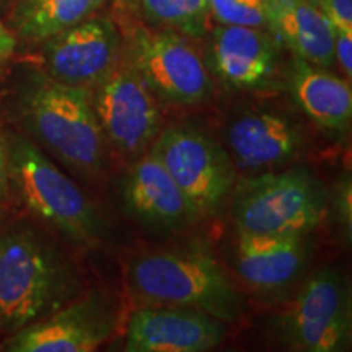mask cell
I'll return each instance as SVG.
<instances>
[{
    "label": "cell",
    "mask_w": 352,
    "mask_h": 352,
    "mask_svg": "<svg viewBox=\"0 0 352 352\" xmlns=\"http://www.w3.org/2000/svg\"><path fill=\"white\" fill-rule=\"evenodd\" d=\"M118 2H120L121 6H124V7H135V6H138V0H118Z\"/></svg>",
    "instance_id": "obj_27"
},
{
    "label": "cell",
    "mask_w": 352,
    "mask_h": 352,
    "mask_svg": "<svg viewBox=\"0 0 352 352\" xmlns=\"http://www.w3.org/2000/svg\"><path fill=\"white\" fill-rule=\"evenodd\" d=\"M118 331V311L101 294L72 298L52 314L16 329L3 342L10 352H91Z\"/></svg>",
    "instance_id": "obj_10"
},
{
    "label": "cell",
    "mask_w": 352,
    "mask_h": 352,
    "mask_svg": "<svg viewBox=\"0 0 352 352\" xmlns=\"http://www.w3.org/2000/svg\"><path fill=\"white\" fill-rule=\"evenodd\" d=\"M227 334L226 321L201 310L147 305L129 316L127 352H204L217 347Z\"/></svg>",
    "instance_id": "obj_12"
},
{
    "label": "cell",
    "mask_w": 352,
    "mask_h": 352,
    "mask_svg": "<svg viewBox=\"0 0 352 352\" xmlns=\"http://www.w3.org/2000/svg\"><path fill=\"white\" fill-rule=\"evenodd\" d=\"M91 101L104 142L122 155H142L162 131L157 96L124 60L91 88Z\"/></svg>",
    "instance_id": "obj_9"
},
{
    "label": "cell",
    "mask_w": 352,
    "mask_h": 352,
    "mask_svg": "<svg viewBox=\"0 0 352 352\" xmlns=\"http://www.w3.org/2000/svg\"><path fill=\"white\" fill-rule=\"evenodd\" d=\"M78 289L72 266L36 232L0 233V328L16 331L76 298Z\"/></svg>",
    "instance_id": "obj_1"
},
{
    "label": "cell",
    "mask_w": 352,
    "mask_h": 352,
    "mask_svg": "<svg viewBox=\"0 0 352 352\" xmlns=\"http://www.w3.org/2000/svg\"><path fill=\"white\" fill-rule=\"evenodd\" d=\"M209 12L219 25L266 26L264 0H209Z\"/></svg>",
    "instance_id": "obj_21"
},
{
    "label": "cell",
    "mask_w": 352,
    "mask_h": 352,
    "mask_svg": "<svg viewBox=\"0 0 352 352\" xmlns=\"http://www.w3.org/2000/svg\"><path fill=\"white\" fill-rule=\"evenodd\" d=\"M303 256V236L239 232L235 267L252 289L271 292L285 287L300 272Z\"/></svg>",
    "instance_id": "obj_17"
},
{
    "label": "cell",
    "mask_w": 352,
    "mask_h": 352,
    "mask_svg": "<svg viewBox=\"0 0 352 352\" xmlns=\"http://www.w3.org/2000/svg\"><path fill=\"white\" fill-rule=\"evenodd\" d=\"M334 60L351 82L352 77V32L334 30Z\"/></svg>",
    "instance_id": "obj_23"
},
{
    "label": "cell",
    "mask_w": 352,
    "mask_h": 352,
    "mask_svg": "<svg viewBox=\"0 0 352 352\" xmlns=\"http://www.w3.org/2000/svg\"><path fill=\"white\" fill-rule=\"evenodd\" d=\"M327 191L307 170L267 171L241 182L233 199L236 232L305 236L323 222Z\"/></svg>",
    "instance_id": "obj_5"
},
{
    "label": "cell",
    "mask_w": 352,
    "mask_h": 352,
    "mask_svg": "<svg viewBox=\"0 0 352 352\" xmlns=\"http://www.w3.org/2000/svg\"><path fill=\"white\" fill-rule=\"evenodd\" d=\"M32 134L70 170L98 175L104 165V138L96 120L91 90L39 76L20 100Z\"/></svg>",
    "instance_id": "obj_3"
},
{
    "label": "cell",
    "mask_w": 352,
    "mask_h": 352,
    "mask_svg": "<svg viewBox=\"0 0 352 352\" xmlns=\"http://www.w3.org/2000/svg\"><path fill=\"white\" fill-rule=\"evenodd\" d=\"M138 7L151 25L184 36L201 38L209 28V0H138Z\"/></svg>",
    "instance_id": "obj_20"
},
{
    "label": "cell",
    "mask_w": 352,
    "mask_h": 352,
    "mask_svg": "<svg viewBox=\"0 0 352 352\" xmlns=\"http://www.w3.org/2000/svg\"><path fill=\"white\" fill-rule=\"evenodd\" d=\"M227 144L235 168L271 171L298 155L302 135L289 118L272 111H246L230 122Z\"/></svg>",
    "instance_id": "obj_13"
},
{
    "label": "cell",
    "mask_w": 352,
    "mask_h": 352,
    "mask_svg": "<svg viewBox=\"0 0 352 352\" xmlns=\"http://www.w3.org/2000/svg\"><path fill=\"white\" fill-rule=\"evenodd\" d=\"M16 47V36L12 30L0 23V70L8 63Z\"/></svg>",
    "instance_id": "obj_25"
},
{
    "label": "cell",
    "mask_w": 352,
    "mask_h": 352,
    "mask_svg": "<svg viewBox=\"0 0 352 352\" xmlns=\"http://www.w3.org/2000/svg\"><path fill=\"white\" fill-rule=\"evenodd\" d=\"M122 57V36L108 16H90L44 41L46 76L74 87L95 88Z\"/></svg>",
    "instance_id": "obj_11"
},
{
    "label": "cell",
    "mask_w": 352,
    "mask_h": 352,
    "mask_svg": "<svg viewBox=\"0 0 352 352\" xmlns=\"http://www.w3.org/2000/svg\"><path fill=\"white\" fill-rule=\"evenodd\" d=\"M338 212H340L342 227L347 230V235H351L352 220H351V179L347 178L344 183L341 184L340 192H338Z\"/></svg>",
    "instance_id": "obj_24"
},
{
    "label": "cell",
    "mask_w": 352,
    "mask_h": 352,
    "mask_svg": "<svg viewBox=\"0 0 352 352\" xmlns=\"http://www.w3.org/2000/svg\"><path fill=\"white\" fill-rule=\"evenodd\" d=\"M323 13L334 30L352 32V0H308Z\"/></svg>",
    "instance_id": "obj_22"
},
{
    "label": "cell",
    "mask_w": 352,
    "mask_h": 352,
    "mask_svg": "<svg viewBox=\"0 0 352 352\" xmlns=\"http://www.w3.org/2000/svg\"><path fill=\"white\" fill-rule=\"evenodd\" d=\"M107 0H16L13 26L30 43H44L96 15Z\"/></svg>",
    "instance_id": "obj_19"
},
{
    "label": "cell",
    "mask_w": 352,
    "mask_h": 352,
    "mask_svg": "<svg viewBox=\"0 0 352 352\" xmlns=\"http://www.w3.org/2000/svg\"><path fill=\"white\" fill-rule=\"evenodd\" d=\"M266 26L294 56L315 67L334 64V28L308 0H264Z\"/></svg>",
    "instance_id": "obj_16"
},
{
    "label": "cell",
    "mask_w": 352,
    "mask_h": 352,
    "mask_svg": "<svg viewBox=\"0 0 352 352\" xmlns=\"http://www.w3.org/2000/svg\"><path fill=\"white\" fill-rule=\"evenodd\" d=\"M277 52L261 28L219 25L209 41V64L220 80L239 90L264 87L276 72Z\"/></svg>",
    "instance_id": "obj_14"
},
{
    "label": "cell",
    "mask_w": 352,
    "mask_h": 352,
    "mask_svg": "<svg viewBox=\"0 0 352 352\" xmlns=\"http://www.w3.org/2000/svg\"><path fill=\"white\" fill-rule=\"evenodd\" d=\"M122 59L157 98L197 104L212 94V78L188 36L171 30L132 25L122 38Z\"/></svg>",
    "instance_id": "obj_6"
},
{
    "label": "cell",
    "mask_w": 352,
    "mask_h": 352,
    "mask_svg": "<svg viewBox=\"0 0 352 352\" xmlns=\"http://www.w3.org/2000/svg\"><path fill=\"white\" fill-rule=\"evenodd\" d=\"M280 331L297 351L347 349L352 333L351 297L340 272H315L280 318Z\"/></svg>",
    "instance_id": "obj_8"
},
{
    "label": "cell",
    "mask_w": 352,
    "mask_h": 352,
    "mask_svg": "<svg viewBox=\"0 0 352 352\" xmlns=\"http://www.w3.org/2000/svg\"><path fill=\"white\" fill-rule=\"evenodd\" d=\"M292 90L303 113L328 131H342L352 114L351 83L328 69L315 67L296 57Z\"/></svg>",
    "instance_id": "obj_18"
},
{
    "label": "cell",
    "mask_w": 352,
    "mask_h": 352,
    "mask_svg": "<svg viewBox=\"0 0 352 352\" xmlns=\"http://www.w3.org/2000/svg\"><path fill=\"white\" fill-rule=\"evenodd\" d=\"M152 152L182 189L196 217L217 210L235 184L232 158L195 127L175 126L160 131Z\"/></svg>",
    "instance_id": "obj_7"
},
{
    "label": "cell",
    "mask_w": 352,
    "mask_h": 352,
    "mask_svg": "<svg viewBox=\"0 0 352 352\" xmlns=\"http://www.w3.org/2000/svg\"><path fill=\"white\" fill-rule=\"evenodd\" d=\"M10 183L23 204L44 223L82 245H96L107 226L82 189L30 140L7 147Z\"/></svg>",
    "instance_id": "obj_4"
},
{
    "label": "cell",
    "mask_w": 352,
    "mask_h": 352,
    "mask_svg": "<svg viewBox=\"0 0 352 352\" xmlns=\"http://www.w3.org/2000/svg\"><path fill=\"white\" fill-rule=\"evenodd\" d=\"M10 189V170H8V152L7 145L0 139V201L8 196Z\"/></svg>",
    "instance_id": "obj_26"
},
{
    "label": "cell",
    "mask_w": 352,
    "mask_h": 352,
    "mask_svg": "<svg viewBox=\"0 0 352 352\" xmlns=\"http://www.w3.org/2000/svg\"><path fill=\"white\" fill-rule=\"evenodd\" d=\"M121 192L127 212L145 226L178 227L196 217L182 189L152 151L132 165Z\"/></svg>",
    "instance_id": "obj_15"
},
{
    "label": "cell",
    "mask_w": 352,
    "mask_h": 352,
    "mask_svg": "<svg viewBox=\"0 0 352 352\" xmlns=\"http://www.w3.org/2000/svg\"><path fill=\"white\" fill-rule=\"evenodd\" d=\"M127 284L147 305L201 310L235 321L243 300L212 254L195 246L138 254L127 264Z\"/></svg>",
    "instance_id": "obj_2"
}]
</instances>
